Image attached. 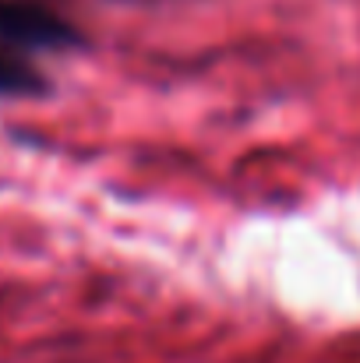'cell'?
<instances>
[{"label":"cell","mask_w":360,"mask_h":363,"mask_svg":"<svg viewBox=\"0 0 360 363\" xmlns=\"http://www.w3.org/2000/svg\"><path fill=\"white\" fill-rule=\"evenodd\" d=\"M0 43L18 53H64L82 50L85 35L57 11L32 0H0Z\"/></svg>","instance_id":"cell-1"},{"label":"cell","mask_w":360,"mask_h":363,"mask_svg":"<svg viewBox=\"0 0 360 363\" xmlns=\"http://www.w3.org/2000/svg\"><path fill=\"white\" fill-rule=\"evenodd\" d=\"M50 92V78L18 50L0 43V99H36Z\"/></svg>","instance_id":"cell-2"}]
</instances>
